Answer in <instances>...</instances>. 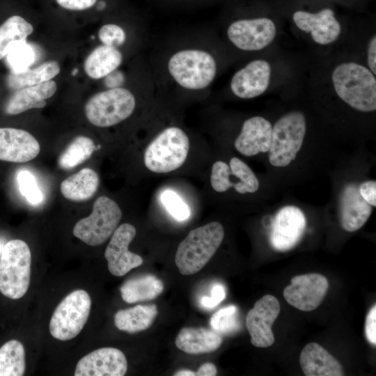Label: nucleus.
I'll use <instances>...</instances> for the list:
<instances>
[{
	"label": "nucleus",
	"mask_w": 376,
	"mask_h": 376,
	"mask_svg": "<svg viewBox=\"0 0 376 376\" xmlns=\"http://www.w3.org/2000/svg\"><path fill=\"white\" fill-rule=\"evenodd\" d=\"M175 343L184 352L199 354L217 350L222 343V338L213 329L185 327L178 333Z\"/></svg>",
	"instance_id": "obj_24"
},
{
	"label": "nucleus",
	"mask_w": 376,
	"mask_h": 376,
	"mask_svg": "<svg viewBox=\"0 0 376 376\" xmlns=\"http://www.w3.org/2000/svg\"><path fill=\"white\" fill-rule=\"evenodd\" d=\"M272 126L262 116H253L246 120L240 134L235 141L237 150L247 157L260 152H267L270 148Z\"/></svg>",
	"instance_id": "obj_20"
},
{
	"label": "nucleus",
	"mask_w": 376,
	"mask_h": 376,
	"mask_svg": "<svg viewBox=\"0 0 376 376\" xmlns=\"http://www.w3.org/2000/svg\"><path fill=\"white\" fill-rule=\"evenodd\" d=\"M136 233L135 227L127 223L121 224L113 233L104 251L108 269L112 275L122 276L143 264L142 258L128 249Z\"/></svg>",
	"instance_id": "obj_13"
},
{
	"label": "nucleus",
	"mask_w": 376,
	"mask_h": 376,
	"mask_svg": "<svg viewBox=\"0 0 376 376\" xmlns=\"http://www.w3.org/2000/svg\"><path fill=\"white\" fill-rule=\"evenodd\" d=\"M217 373V368L213 363H205L201 366L196 372H194V376H214Z\"/></svg>",
	"instance_id": "obj_43"
},
{
	"label": "nucleus",
	"mask_w": 376,
	"mask_h": 376,
	"mask_svg": "<svg viewBox=\"0 0 376 376\" xmlns=\"http://www.w3.org/2000/svg\"><path fill=\"white\" fill-rule=\"evenodd\" d=\"M271 72L270 64L267 61L253 60L234 74L230 89L235 96L242 99L256 97L267 89Z\"/></svg>",
	"instance_id": "obj_17"
},
{
	"label": "nucleus",
	"mask_w": 376,
	"mask_h": 376,
	"mask_svg": "<svg viewBox=\"0 0 376 376\" xmlns=\"http://www.w3.org/2000/svg\"><path fill=\"white\" fill-rule=\"evenodd\" d=\"M329 288L325 276L311 273L294 276L290 285L283 290L287 302L302 311L317 308L323 301Z\"/></svg>",
	"instance_id": "obj_12"
},
{
	"label": "nucleus",
	"mask_w": 376,
	"mask_h": 376,
	"mask_svg": "<svg viewBox=\"0 0 376 376\" xmlns=\"http://www.w3.org/2000/svg\"><path fill=\"white\" fill-rule=\"evenodd\" d=\"M2 249H3V246H2V245L0 244V254L1 253Z\"/></svg>",
	"instance_id": "obj_45"
},
{
	"label": "nucleus",
	"mask_w": 376,
	"mask_h": 376,
	"mask_svg": "<svg viewBox=\"0 0 376 376\" xmlns=\"http://www.w3.org/2000/svg\"><path fill=\"white\" fill-rule=\"evenodd\" d=\"M210 183L217 192H224L233 187L239 194L254 193L259 188L258 180L244 162L233 157L230 164L217 161L212 167Z\"/></svg>",
	"instance_id": "obj_10"
},
{
	"label": "nucleus",
	"mask_w": 376,
	"mask_h": 376,
	"mask_svg": "<svg viewBox=\"0 0 376 376\" xmlns=\"http://www.w3.org/2000/svg\"><path fill=\"white\" fill-rule=\"evenodd\" d=\"M91 308V299L84 290L68 294L57 306L51 318V335L60 340L75 338L86 323Z\"/></svg>",
	"instance_id": "obj_9"
},
{
	"label": "nucleus",
	"mask_w": 376,
	"mask_h": 376,
	"mask_svg": "<svg viewBox=\"0 0 376 376\" xmlns=\"http://www.w3.org/2000/svg\"><path fill=\"white\" fill-rule=\"evenodd\" d=\"M99 185L97 173L90 168H84L65 178L61 184L60 190L65 198L81 202L92 198Z\"/></svg>",
	"instance_id": "obj_25"
},
{
	"label": "nucleus",
	"mask_w": 376,
	"mask_h": 376,
	"mask_svg": "<svg viewBox=\"0 0 376 376\" xmlns=\"http://www.w3.org/2000/svg\"><path fill=\"white\" fill-rule=\"evenodd\" d=\"M276 33L274 23L267 17L237 20L227 29L229 40L244 51H257L266 47L274 40Z\"/></svg>",
	"instance_id": "obj_11"
},
{
	"label": "nucleus",
	"mask_w": 376,
	"mask_h": 376,
	"mask_svg": "<svg viewBox=\"0 0 376 376\" xmlns=\"http://www.w3.org/2000/svg\"><path fill=\"white\" fill-rule=\"evenodd\" d=\"M40 151L38 141L29 132L13 127H0V160L26 162Z\"/></svg>",
	"instance_id": "obj_19"
},
{
	"label": "nucleus",
	"mask_w": 376,
	"mask_h": 376,
	"mask_svg": "<svg viewBox=\"0 0 376 376\" xmlns=\"http://www.w3.org/2000/svg\"><path fill=\"white\" fill-rule=\"evenodd\" d=\"M226 297V289L220 283L215 284L211 290L210 297H203L201 299L203 306L206 308H213L221 302Z\"/></svg>",
	"instance_id": "obj_38"
},
{
	"label": "nucleus",
	"mask_w": 376,
	"mask_h": 376,
	"mask_svg": "<svg viewBox=\"0 0 376 376\" xmlns=\"http://www.w3.org/2000/svg\"><path fill=\"white\" fill-rule=\"evenodd\" d=\"M210 324L212 329L219 334L228 335L238 331L240 322L237 307L229 305L220 308L212 315Z\"/></svg>",
	"instance_id": "obj_33"
},
{
	"label": "nucleus",
	"mask_w": 376,
	"mask_h": 376,
	"mask_svg": "<svg viewBox=\"0 0 376 376\" xmlns=\"http://www.w3.org/2000/svg\"><path fill=\"white\" fill-rule=\"evenodd\" d=\"M33 27L25 19L13 15L0 26V60L7 56L15 44L26 41L33 33Z\"/></svg>",
	"instance_id": "obj_30"
},
{
	"label": "nucleus",
	"mask_w": 376,
	"mask_h": 376,
	"mask_svg": "<svg viewBox=\"0 0 376 376\" xmlns=\"http://www.w3.org/2000/svg\"><path fill=\"white\" fill-rule=\"evenodd\" d=\"M361 197L371 206H376V182L368 180L362 183L359 187Z\"/></svg>",
	"instance_id": "obj_40"
},
{
	"label": "nucleus",
	"mask_w": 376,
	"mask_h": 376,
	"mask_svg": "<svg viewBox=\"0 0 376 376\" xmlns=\"http://www.w3.org/2000/svg\"><path fill=\"white\" fill-rule=\"evenodd\" d=\"M280 304L272 295H265L256 301L247 313L246 325L251 343L257 347H267L274 343L272 326L280 313Z\"/></svg>",
	"instance_id": "obj_14"
},
{
	"label": "nucleus",
	"mask_w": 376,
	"mask_h": 376,
	"mask_svg": "<svg viewBox=\"0 0 376 376\" xmlns=\"http://www.w3.org/2000/svg\"><path fill=\"white\" fill-rule=\"evenodd\" d=\"M299 363L306 376H342L338 361L320 345L310 343L302 349Z\"/></svg>",
	"instance_id": "obj_22"
},
{
	"label": "nucleus",
	"mask_w": 376,
	"mask_h": 376,
	"mask_svg": "<svg viewBox=\"0 0 376 376\" xmlns=\"http://www.w3.org/2000/svg\"><path fill=\"white\" fill-rule=\"evenodd\" d=\"M60 72L56 61L45 62L33 69H26L21 72H13L8 75L7 84L9 88L19 90L47 81L55 77Z\"/></svg>",
	"instance_id": "obj_29"
},
{
	"label": "nucleus",
	"mask_w": 376,
	"mask_h": 376,
	"mask_svg": "<svg viewBox=\"0 0 376 376\" xmlns=\"http://www.w3.org/2000/svg\"><path fill=\"white\" fill-rule=\"evenodd\" d=\"M224 237L223 226L212 221L191 230L178 246L175 263L182 275L199 272L210 261Z\"/></svg>",
	"instance_id": "obj_2"
},
{
	"label": "nucleus",
	"mask_w": 376,
	"mask_h": 376,
	"mask_svg": "<svg viewBox=\"0 0 376 376\" xmlns=\"http://www.w3.org/2000/svg\"><path fill=\"white\" fill-rule=\"evenodd\" d=\"M306 226L304 214L299 207L288 205L276 213L270 234L274 249L286 251L294 248L301 240Z\"/></svg>",
	"instance_id": "obj_15"
},
{
	"label": "nucleus",
	"mask_w": 376,
	"mask_h": 376,
	"mask_svg": "<svg viewBox=\"0 0 376 376\" xmlns=\"http://www.w3.org/2000/svg\"><path fill=\"white\" fill-rule=\"evenodd\" d=\"M17 180L19 192L30 203L36 205L42 201V191L31 173L27 170L20 171L17 174Z\"/></svg>",
	"instance_id": "obj_35"
},
{
	"label": "nucleus",
	"mask_w": 376,
	"mask_h": 376,
	"mask_svg": "<svg viewBox=\"0 0 376 376\" xmlns=\"http://www.w3.org/2000/svg\"><path fill=\"white\" fill-rule=\"evenodd\" d=\"M56 89V83L49 80L17 90L6 104L5 112L16 115L31 109L42 108L47 104L45 100L54 95Z\"/></svg>",
	"instance_id": "obj_23"
},
{
	"label": "nucleus",
	"mask_w": 376,
	"mask_h": 376,
	"mask_svg": "<svg viewBox=\"0 0 376 376\" xmlns=\"http://www.w3.org/2000/svg\"><path fill=\"white\" fill-rule=\"evenodd\" d=\"M25 367V350L21 342L10 340L0 347V376H22Z\"/></svg>",
	"instance_id": "obj_31"
},
{
	"label": "nucleus",
	"mask_w": 376,
	"mask_h": 376,
	"mask_svg": "<svg viewBox=\"0 0 376 376\" xmlns=\"http://www.w3.org/2000/svg\"><path fill=\"white\" fill-rule=\"evenodd\" d=\"M121 217V210L114 201L100 196L93 203L91 214L76 223L73 235L88 245H100L112 235Z\"/></svg>",
	"instance_id": "obj_8"
},
{
	"label": "nucleus",
	"mask_w": 376,
	"mask_h": 376,
	"mask_svg": "<svg viewBox=\"0 0 376 376\" xmlns=\"http://www.w3.org/2000/svg\"><path fill=\"white\" fill-rule=\"evenodd\" d=\"M296 26L301 31L309 33L313 41L319 45H329L336 41L341 31L340 24L330 8L318 13L296 11L292 16Z\"/></svg>",
	"instance_id": "obj_18"
},
{
	"label": "nucleus",
	"mask_w": 376,
	"mask_h": 376,
	"mask_svg": "<svg viewBox=\"0 0 376 376\" xmlns=\"http://www.w3.org/2000/svg\"><path fill=\"white\" fill-rule=\"evenodd\" d=\"M189 150V139L185 131L176 126L166 127L146 148L145 166L157 173L173 171L184 164Z\"/></svg>",
	"instance_id": "obj_5"
},
{
	"label": "nucleus",
	"mask_w": 376,
	"mask_h": 376,
	"mask_svg": "<svg viewBox=\"0 0 376 376\" xmlns=\"http://www.w3.org/2000/svg\"><path fill=\"white\" fill-rule=\"evenodd\" d=\"M95 150L94 142L84 136H77L60 155V168L71 169L87 160Z\"/></svg>",
	"instance_id": "obj_32"
},
{
	"label": "nucleus",
	"mask_w": 376,
	"mask_h": 376,
	"mask_svg": "<svg viewBox=\"0 0 376 376\" xmlns=\"http://www.w3.org/2000/svg\"><path fill=\"white\" fill-rule=\"evenodd\" d=\"M164 290L163 282L157 276L146 274L126 281L120 287L123 299L129 304L154 299Z\"/></svg>",
	"instance_id": "obj_28"
},
{
	"label": "nucleus",
	"mask_w": 376,
	"mask_h": 376,
	"mask_svg": "<svg viewBox=\"0 0 376 376\" xmlns=\"http://www.w3.org/2000/svg\"><path fill=\"white\" fill-rule=\"evenodd\" d=\"M0 258V292L18 299L27 292L31 276V254L27 244L18 239L8 241Z\"/></svg>",
	"instance_id": "obj_4"
},
{
	"label": "nucleus",
	"mask_w": 376,
	"mask_h": 376,
	"mask_svg": "<svg viewBox=\"0 0 376 376\" xmlns=\"http://www.w3.org/2000/svg\"><path fill=\"white\" fill-rule=\"evenodd\" d=\"M122 60V54L116 47L102 45L94 49L87 56L84 70L89 77L101 79L118 68Z\"/></svg>",
	"instance_id": "obj_26"
},
{
	"label": "nucleus",
	"mask_w": 376,
	"mask_h": 376,
	"mask_svg": "<svg viewBox=\"0 0 376 376\" xmlns=\"http://www.w3.org/2000/svg\"><path fill=\"white\" fill-rule=\"evenodd\" d=\"M104 3L102 2V1H100V3L99 5H98V7H99L100 8H102L104 7Z\"/></svg>",
	"instance_id": "obj_44"
},
{
	"label": "nucleus",
	"mask_w": 376,
	"mask_h": 376,
	"mask_svg": "<svg viewBox=\"0 0 376 376\" xmlns=\"http://www.w3.org/2000/svg\"><path fill=\"white\" fill-rule=\"evenodd\" d=\"M368 65L373 75H376V37L371 38L368 47Z\"/></svg>",
	"instance_id": "obj_42"
},
{
	"label": "nucleus",
	"mask_w": 376,
	"mask_h": 376,
	"mask_svg": "<svg viewBox=\"0 0 376 376\" xmlns=\"http://www.w3.org/2000/svg\"><path fill=\"white\" fill-rule=\"evenodd\" d=\"M160 201L168 212L175 219L184 221L189 218L190 210L189 206L172 190H166L160 196Z\"/></svg>",
	"instance_id": "obj_36"
},
{
	"label": "nucleus",
	"mask_w": 376,
	"mask_h": 376,
	"mask_svg": "<svg viewBox=\"0 0 376 376\" xmlns=\"http://www.w3.org/2000/svg\"><path fill=\"white\" fill-rule=\"evenodd\" d=\"M372 213V206L361 196L359 187L348 184L343 189L340 198V223L347 232L361 228Z\"/></svg>",
	"instance_id": "obj_21"
},
{
	"label": "nucleus",
	"mask_w": 376,
	"mask_h": 376,
	"mask_svg": "<svg viewBox=\"0 0 376 376\" xmlns=\"http://www.w3.org/2000/svg\"><path fill=\"white\" fill-rule=\"evenodd\" d=\"M217 70L214 56L202 49L178 50L167 62V70L173 80L180 87L191 91L209 86L216 77Z\"/></svg>",
	"instance_id": "obj_3"
},
{
	"label": "nucleus",
	"mask_w": 376,
	"mask_h": 376,
	"mask_svg": "<svg viewBox=\"0 0 376 376\" xmlns=\"http://www.w3.org/2000/svg\"><path fill=\"white\" fill-rule=\"evenodd\" d=\"M306 132V118L302 112L292 111L281 116L272 127L269 163L276 167L289 165L300 150Z\"/></svg>",
	"instance_id": "obj_6"
},
{
	"label": "nucleus",
	"mask_w": 376,
	"mask_h": 376,
	"mask_svg": "<svg viewBox=\"0 0 376 376\" xmlns=\"http://www.w3.org/2000/svg\"><path fill=\"white\" fill-rule=\"evenodd\" d=\"M331 81L338 97L352 109L365 113L376 110V79L366 67L340 63L334 69Z\"/></svg>",
	"instance_id": "obj_1"
},
{
	"label": "nucleus",
	"mask_w": 376,
	"mask_h": 376,
	"mask_svg": "<svg viewBox=\"0 0 376 376\" xmlns=\"http://www.w3.org/2000/svg\"><path fill=\"white\" fill-rule=\"evenodd\" d=\"M98 37L103 45L117 47L121 46L126 40L125 31L114 24H104L98 31Z\"/></svg>",
	"instance_id": "obj_37"
},
{
	"label": "nucleus",
	"mask_w": 376,
	"mask_h": 376,
	"mask_svg": "<svg viewBox=\"0 0 376 376\" xmlns=\"http://www.w3.org/2000/svg\"><path fill=\"white\" fill-rule=\"evenodd\" d=\"M127 370L123 352L114 347H102L83 357L77 363L75 376H123Z\"/></svg>",
	"instance_id": "obj_16"
},
{
	"label": "nucleus",
	"mask_w": 376,
	"mask_h": 376,
	"mask_svg": "<svg viewBox=\"0 0 376 376\" xmlns=\"http://www.w3.org/2000/svg\"><path fill=\"white\" fill-rule=\"evenodd\" d=\"M6 57L12 72H21L34 62L36 55L33 48L23 41L13 45Z\"/></svg>",
	"instance_id": "obj_34"
},
{
	"label": "nucleus",
	"mask_w": 376,
	"mask_h": 376,
	"mask_svg": "<svg viewBox=\"0 0 376 376\" xmlns=\"http://www.w3.org/2000/svg\"><path fill=\"white\" fill-rule=\"evenodd\" d=\"M157 313L155 304L137 305L118 311L114 315V324L119 330L134 334L148 329Z\"/></svg>",
	"instance_id": "obj_27"
},
{
	"label": "nucleus",
	"mask_w": 376,
	"mask_h": 376,
	"mask_svg": "<svg viewBox=\"0 0 376 376\" xmlns=\"http://www.w3.org/2000/svg\"><path fill=\"white\" fill-rule=\"evenodd\" d=\"M135 107L136 99L130 91L115 87L94 95L86 102L84 110L91 124L107 127L129 118Z\"/></svg>",
	"instance_id": "obj_7"
},
{
	"label": "nucleus",
	"mask_w": 376,
	"mask_h": 376,
	"mask_svg": "<svg viewBox=\"0 0 376 376\" xmlns=\"http://www.w3.org/2000/svg\"><path fill=\"white\" fill-rule=\"evenodd\" d=\"M61 7L72 10H82L92 7L97 0H56Z\"/></svg>",
	"instance_id": "obj_41"
},
{
	"label": "nucleus",
	"mask_w": 376,
	"mask_h": 376,
	"mask_svg": "<svg viewBox=\"0 0 376 376\" xmlns=\"http://www.w3.org/2000/svg\"><path fill=\"white\" fill-rule=\"evenodd\" d=\"M365 334L367 340L372 345H376V306L369 311L366 320Z\"/></svg>",
	"instance_id": "obj_39"
}]
</instances>
